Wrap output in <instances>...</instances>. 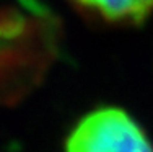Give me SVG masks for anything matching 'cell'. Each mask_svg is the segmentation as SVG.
I'll return each mask as SVG.
<instances>
[{"label": "cell", "instance_id": "7a4b0ae2", "mask_svg": "<svg viewBox=\"0 0 153 152\" xmlns=\"http://www.w3.org/2000/svg\"><path fill=\"white\" fill-rule=\"evenodd\" d=\"M76 5L112 23H142L153 12V0H74Z\"/></svg>", "mask_w": 153, "mask_h": 152}, {"label": "cell", "instance_id": "6da1fadb", "mask_svg": "<svg viewBox=\"0 0 153 152\" xmlns=\"http://www.w3.org/2000/svg\"><path fill=\"white\" fill-rule=\"evenodd\" d=\"M65 152H153V144L129 113L104 106L76 123L67 137Z\"/></svg>", "mask_w": 153, "mask_h": 152}]
</instances>
